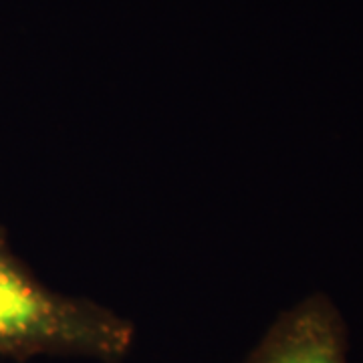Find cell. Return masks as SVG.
Instances as JSON below:
<instances>
[{
	"instance_id": "obj_1",
	"label": "cell",
	"mask_w": 363,
	"mask_h": 363,
	"mask_svg": "<svg viewBox=\"0 0 363 363\" xmlns=\"http://www.w3.org/2000/svg\"><path fill=\"white\" fill-rule=\"evenodd\" d=\"M135 343V325L91 298L43 285L14 255L0 226V357H83L119 363Z\"/></svg>"
},
{
	"instance_id": "obj_2",
	"label": "cell",
	"mask_w": 363,
	"mask_h": 363,
	"mask_svg": "<svg viewBox=\"0 0 363 363\" xmlns=\"http://www.w3.org/2000/svg\"><path fill=\"white\" fill-rule=\"evenodd\" d=\"M350 335L335 303L315 293L283 311L242 363H347Z\"/></svg>"
}]
</instances>
